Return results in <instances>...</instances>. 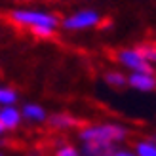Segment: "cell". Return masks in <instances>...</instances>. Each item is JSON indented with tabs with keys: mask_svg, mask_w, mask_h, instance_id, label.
I'll return each mask as SVG.
<instances>
[{
	"mask_svg": "<svg viewBox=\"0 0 156 156\" xmlns=\"http://www.w3.org/2000/svg\"><path fill=\"white\" fill-rule=\"evenodd\" d=\"M0 122L4 124V128H13L17 126L19 122V114L13 111V108H4L2 112H0Z\"/></svg>",
	"mask_w": 156,
	"mask_h": 156,
	"instance_id": "ba28073f",
	"label": "cell"
},
{
	"mask_svg": "<svg viewBox=\"0 0 156 156\" xmlns=\"http://www.w3.org/2000/svg\"><path fill=\"white\" fill-rule=\"evenodd\" d=\"M97 23V15L93 12H84V13H78L73 15L65 21V27L67 29H82V27H88V25H95Z\"/></svg>",
	"mask_w": 156,
	"mask_h": 156,
	"instance_id": "277c9868",
	"label": "cell"
},
{
	"mask_svg": "<svg viewBox=\"0 0 156 156\" xmlns=\"http://www.w3.org/2000/svg\"><path fill=\"white\" fill-rule=\"evenodd\" d=\"M12 21L15 25H46V27H53L55 25V17L51 15H44V13H30V12H15L10 15Z\"/></svg>",
	"mask_w": 156,
	"mask_h": 156,
	"instance_id": "7a4b0ae2",
	"label": "cell"
},
{
	"mask_svg": "<svg viewBox=\"0 0 156 156\" xmlns=\"http://www.w3.org/2000/svg\"><path fill=\"white\" fill-rule=\"evenodd\" d=\"M129 84L133 88H139V90H152L154 88V78L151 74H145V73H137L129 78Z\"/></svg>",
	"mask_w": 156,
	"mask_h": 156,
	"instance_id": "8992f818",
	"label": "cell"
},
{
	"mask_svg": "<svg viewBox=\"0 0 156 156\" xmlns=\"http://www.w3.org/2000/svg\"><path fill=\"white\" fill-rule=\"evenodd\" d=\"M86 154L88 156H114L112 145L107 141H86Z\"/></svg>",
	"mask_w": 156,
	"mask_h": 156,
	"instance_id": "5b68a950",
	"label": "cell"
},
{
	"mask_svg": "<svg viewBox=\"0 0 156 156\" xmlns=\"http://www.w3.org/2000/svg\"><path fill=\"white\" fill-rule=\"evenodd\" d=\"M118 57H120L122 63H126L128 67L135 69V71H139V73H145V74H151V73H152V69H151V65H149V63H147V59L141 55V53H137L135 50L122 51Z\"/></svg>",
	"mask_w": 156,
	"mask_h": 156,
	"instance_id": "3957f363",
	"label": "cell"
},
{
	"mask_svg": "<svg viewBox=\"0 0 156 156\" xmlns=\"http://www.w3.org/2000/svg\"><path fill=\"white\" fill-rule=\"evenodd\" d=\"M135 51L141 53L147 61H156V46H152V44H141L135 48Z\"/></svg>",
	"mask_w": 156,
	"mask_h": 156,
	"instance_id": "9c48e42d",
	"label": "cell"
},
{
	"mask_svg": "<svg viewBox=\"0 0 156 156\" xmlns=\"http://www.w3.org/2000/svg\"><path fill=\"white\" fill-rule=\"evenodd\" d=\"M126 131L118 126H99V128H88L82 131V139L84 141H118V139H124Z\"/></svg>",
	"mask_w": 156,
	"mask_h": 156,
	"instance_id": "6da1fadb",
	"label": "cell"
},
{
	"mask_svg": "<svg viewBox=\"0 0 156 156\" xmlns=\"http://www.w3.org/2000/svg\"><path fill=\"white\" fill-rule=\"evenodd\" d=\"M114 156H133V154H128V152H116Z\"/></svg>",
	"mask_w": 156,
	"mask_h": 156,
	"instance_id": "9a60e30c",
	"label": "cell"
},
{
	"mask_svg": "<svg viewBox=\"0 0 156 156\" xmlns=\"http://www.w3.org/2000/svg\"><path fill=\"white\" fill-rule=\"evenodd\" d=\"M50 126H55V128H69V126H80V122L71 118V116H65V114H55L50 118Z\"/></svg>",
	"mask_w": 156,
	"mask_h": 156,
	"instance_id": "52a82bcc",
	"label": "cell"
},
{
	"mask_svg": "<svg viewBox=\"0 0 156 156\" xmlns=\"http://www.w3.org/2000/svg\"><path fill=\"white\" fill-rule=\"evenodd\" d=\"M137 151L141 156H156V147L151 145V143H139Z\"/></svg>",
	"mask_w": 156,
	"mask_h": 156,
	"instance_id": "30bf717a",
	"label": "cell"
},
{
	"mask_svg": "<svg viewBox=\"0 0 156 156\" xmlns=\"http://www.w3.org/2000/svg\"><path fill=\"white\" fill-rule=\"evenodd\" d=\"M57 156H78V154L74 152L73 147H65V149H61V151L57 152Z\"/></svg>",
	"mask_w": 156,
	"mask_h": 156,
	"instance_id": "5bb4252c",
	"label": "cell"
},
{
	"mask_svg": "<svg viewBox=\"0 0 156 156\" xmlns=\"http://www.w3.org/2000/svg\"><path fill=\"white\" fill-rule=\"evenodd\" d=\"M2 128H4V124H2V122H0V131H2Z\"/></svg>",
	"mask_w": 156,
	"mask_h": 156,
	"instance_id": "2e32d148",
	"label": "cell"
},
{
	"mask_svg": "<svg viewBox=\"0 0 156 156\" xmlns=\"http://www.w3.org/2000/svg\"><path fill=\"white\" fill-rule=\"evenodd\" d=\"M107 82H108V84H112V86H122V84H124V76L116 74V73L107 74Z\"/></svg>",
	"mask_w": 156,
	"mask_h": 156,
	"instance_id": "4fadbf2b",
	"label": "cell"
},
{
	"mask_svg": "<svg viewBox=\"0 0 156 156\" xmlns=\"http://www.w3.org/2000/svg\"><path fill=\"white\" fill-rule=\"evenodd\" d=\"M13 99H15V95L10 90H2V88H0V103H12Z\"/></svg>",
	"mask_w": 156,
	"mask_h": 156,
	"instance_id": "7c38bea8",
	"label": "cell"
},
{
	"mask_svg": "<svg viewBox=\"0 0 156 156\" xmlns=\"http://www.w3.org/2000/svg\"><path fill=\"white\" fill-rule=\"evenodd\" d=\"M25 114L29 116V118H38V120H42V118H44L42 108H40V107H33V105L25 107Z\"/></svg>",
	"mask_w": 156,
	"mask_h": 156,
	"instance_id": "8fae6325",
	"label": "cell"
}]
</instances>
